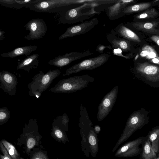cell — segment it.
I'll return each instance as SVG.
<instances>
[{
    "label": "cell",
    "mask_w": 159,
    "mask_h": 159,
    "mask_svg": "<svg viewBox=\"0 0 159 159\" xmlns=\"http://www.w3.org/2000/svg\"><path fill=\"white\" fill-rule=\"evenodd\" d=\"M101 4V0H91L76 7L61 12L59 22L63 24L82 22L99 14L95 8Z\"/></svg>",
    "instance_id": "obj_1"
},
{
    "label": "cell",
    "mask_w": 159,
    "mask_h": 159,
    "mask_svg": "<svg viewBox=\"0 0 159 159\" xmlns=\"http://www.w3.org/2000/svg\"><path fill=\"white\" fill-rule=\"evenodd\" d=\"M89 0H41L30 5L28 8L38 12H62L76 7Z\"/></svg>",
    "instance_id": "obj_2"
},
{
    "label": "cell",
    "mask_w": 159,
    "mask_h": 159,
    "mask_svg": "<svg viewBox=\"0 0 159 159\" xmlns=\"http://www.w3.org/2000/svg\"><path fill=\"white\" fill-rule=\"evenodd\" d=\"M94 81V78L88 75L75 76L60 80L49 91L55 93H73L88 87Z\"/></svg>",
    "instance_id": "obj_3"
},
{
    "label": "cell",
    "mask_w": 159,
    "mask_h": 159,
    "mask_svg": "<svg viewBox=\"0 0 159 159\" xmlns=\"http://www.w3.org/2000/svg\"><path fill=\"white\" fill-rule=\"evenodd\" d=\"M58 69L50 70L46 73L41 70L32 78V81L27 87L29 89V95L39 98L42 93L50 86L53 81L61 74Z\"/></svg>",
    "instance_id": "obj_4"
},
{
    "label": "cell",
    "mask_w": 159,
    "mask_h": 159,
    "mask_svg": "<svg viewBox=\"0 0 159 159\" xmlns=\"http://www.w3.org/2000/svg\"><path fill=\"white\" fill-rule=\"evenodd\" d=\"M145 124L144 115L138 112L131 115L127 120L122 133L113 148L112 152H114L121 144L126 141L135 131L140 129Z\"/></svg>",
    "instance_id": "obj_5"
},
{
    "label": "cell",
    "mask_w": 159,
    "mask_h": 159,
    "mask_svg": "<svg viewBox=\"0 0 159 159\" xmlns=\"http://www.w3.org/2000/svg\"><path fill=\"white\" fill-rule=\"evenodd\" d=\"M110 56L108 54L103 53L84 60L68 68L63 76L69 75L83 70H90L96 68L106 63Z\"/></svg>",
    "instance_id": "obj_6"
},
{
    "label": "cell",
    "mask_w": 159,
    "mask_h": 159,
    "mask_svg": "<svg viewBox=\"0 0 159 159\" xmlns=\"http://www.w3.org/2000/svg\"><path fill=\"white\" fill-rule=\"evenodd\" d=\"M80 115L81 117L78 125L81 137V144L82 150L84 155L86 157H89L90 152L88 145V136L93 124L89 119L85 108L82 106L80 107Z\"/></svg>",
    "instance_id": "obj_7"
},
{
    "label": "cell",
    "mask_w": 159,
    "mask_h": 159,
    "mask_svg": "<svg viewBox=\"0 0 159 159\" xmlns=\"http://www.w3.org/2000/svg\"><path fill=\"white\" fill-rule=\"evenodd\" d=\"M146 137H141L126 143L118 149L114 154L118 157H135L140 154L142 150V145Z\"/></svg>",
    "instance_id": "obj_8"
},
{
    "label": "cell",
    "mask_w": 159,
    "mask_h": 159,
    "mask_svg": "<svg viewBox=\"0 0 159 159\" xmlns=\"http://www.w3.org/2000/svg\"><path fill=\"white\" fill-rule=\"evenodd\" d=\"M118 92V86L113 88L104 97L98 107L97 118L101 121L105 118L112 109L117 99Z\"/></svg>",
    "instance_id": "obj_9"
},
{
    "label": "cell",
    "mask_w": 159,
    "mask_h": 159,
    "mask_svg": "<svg viewBox=\"0 0 159 159\" xmlns=\"http://www.w3.org/2000/svg\"><path fill=\"white\" fill-rule=\"evenodd\" d=\"M29 33L24 38L28 40H38L42 38L46 34L47 27L45 21L42 19L35 18L29 21L24 26Z\"/></svg>",
    "instance_id": "obj_10"
},
{
    "label": "cell",
    "mask_w": 159,
    "mask_h": 159,
    "mask_svg": "<svg viewBox=\"0 0 159 159\" xmlns=\"http://www.w3.org/2000/svg\"><path fill=\"white\" fill-rule=\"evenodd\" d=\"M98 23V19L94 17L89 20L86 21L69 27L66 31L59 37L58 39L61 40L85 34L94 28Z\"/></svg>",
    "instance_id": "obj_11"
},
{
    "label": "cell",
    "mask_w": 159,
    "mask_h": 159,
    "mask_svg": "<svg viewBox=\"0 0 159 159\" xmlns=\"http://www.w3.org/2000/svg\"><path fill=\"white\" fill-rule=\"evenodd\" d=\"M89 50L83 52H73L60 55L51 60L48 64L58 67H63L72 61L93 54Z\"/></svg>",
    "instance_id": "obj_12"
},
{
    "label": "cell",
    "mask_w": 159,
    "mask_h": 159,
    "mask_svg": "<svg viewBox=\"0 0 159 159\" xmlns=\"http://www.w3.org/2000/svg\"><path fill=\"white\" fill-rule=\"evenodd\" d=\"M0 88L11 96L15 95L18 84L16 75L7 70L0 72Z\"/></svg>",
    "instance_id": "obj_13"
},
{
    "label": "cell",
    "mask_w": 159,
    "mask_h": 159,
    "mask_svg": "<svg viewBox=\"0 0 159 159\" xmlns=\"http://www.w3.org/2000/svg\"><path fill=\"white\" fill-rule=\"evenodd\" d=\"M138 72L150 80L154 81L159 79V66L148 62L138 63L136 66Z\"/></svg>",
    "instance_id": "obj_14"
},
{
    "label": "cell",
    "mask_w": 159,
    "mask_h": 159,
    "mask_svg": "<svg viewBox=\"0 0 159 159\" xmlns=\"http://www.w3.org/2000/svg\"><path fill=\"white\" fill-rule=\"evenodd\" d=\"M134 2L133 0H118L113 5L107 7L106 11L107 16L111 20H114L120 17L121 14L124 9Z\"/></svg>",
    "instance_id": "obj_15"
},
{
    "label": "cell",
    "mask_w": 159,
    "mask_h": 159,
    "mask_svg": "<svg viewBox=\"0 0 159 159\" xmlns=\"http://www.w3.org/2000/svg\"><path fill=\"white\" fill-rule=\"evenodd\" d=\"M111 33L129 41L137 43L141 42L138 35L122 23L112 29Z\"/></svg>",
    "instance_id": "obj_16"
},
{
    "label": "cell",
    "mask_w": 159,
    "mask_h": 159,
    "mask_svg": "<svg viewBox=\"0 0 159 159\" xmlns=\"http://www.w3.org/2000/svg\"><path fill=\"white\" fill-rule=\"evenodd\" d=\"M106 38L113 49H120L122 51L125 52L131 50L129 41L111 33L108 34Z\"/></svg>",
    "instance_id": "obj_17"
},
{
    "label": "cell",
    "mask_w": 159,
    "mask_h": 159,
    "mask_svg": "<svg viewBox=\"0 0 159 159\" xmlns=\"http://www.w3.org/2000/svg\"><path fill=\"white\" fill-rule=\"evenodd\" d=\"M39 54L35 53L28 56L20 62H18L17 70L22 69L29 73L32 69L37 68L39 64Z\"/></svg>",
    "instance_id": "obj_18"
},
{
    "label": "cell",
    "mask_w": 159,
    "mask_h": 159,
    "mask_svg": "<svg viewBox=\"0 0 159 159\" xmlns=\"http://www.w3.org/2000/svg\"><path fill=\"white\" fill-rule=\"evenodd\" d=\"M159 22L156 21L134 22L130 25L136 30L159 35Z\"/></svg>",
    "instance_id": "obj_19"
},
{
    "label": "cell",
    "mask_w": 159,
    "mask_h": 159,
    "mask_svg": "<svg viewBox=\"0 0 159 159\" xmlns=\"http://www.w3.org/2000/svg\"><path fill=\"white\" fill-rule=\"evenodd\" d=\"M37 48V46L35 45L20 47L11 52L1 54L0 56L3 57L11 58L22 55H25L27 57L31 53L35 51Z\"/></svg>",
    "instance_id": "obj_20"
},
{
    "label": "cell",
    "mask_w": 159,
    "mask_h": 159,
    "mask_svg": "<svg viewBox=\"0 0 159 159\" xmlns=\"http://www.w3.org/2000/svg\"><path fill=\"white\" fill-rule=\"evenodd\" d=\"M41 0H0V4L3 6L12 8L20 9L28 8L32 4L38 3Z\"/></svg>",
    "instance_id": "obj_21"
},
{
    "label": "cell",
    "mask_w": 159,
    "mask_h": 159,
    "mask_svg": "<svg viewBox=\"0 0 159 159\" xmlns=\"http://www.w3.org/2000/svg\"><path fill=\"white\" fill-rule=\"evenodd\" d=\"M98 141L97 134L92 126L90 130L88 139L89 150L92 157H96L98 151Z\"/></svg>",
    "instance_id": "obj_22"
},
{
    "label": "cell",
    "mask_w": 159,
    "mask_h": 159,
    "mask_svg": "<svg viewBox=\"0 0 159 159\" xmlns=\"http://www.w3.org/2000/svg\"><path fill=\"white\" fill-rule=\"evenodd\" d=\"M140 159H156L157 156L152 148L147 136L143 144V149L141 152Z\"/></svg>",
    "instance_id": "obj_23"
},
{
    "label": "cell",
    "mask_w": 159,
    "mask_h": 159,
    "mask_svg": "<svg viewBox=\"0 0 159 159\" xmlns=\"http://www.w3.org/2000/svg\"><path fill=\"white\" fill-rule=\"evenodd\" d=\"M151 5L152 3L150 2H144L128 6L123 10L120 17L126 15L147 9Z\"/></svg>",
    "instance_id": "obj_24"
},
{
    "label": "cell",
    "mask_w": 159,
    "mask_h": 159,
    "mask_svg": "<svg viewBox=\"0 0 159 159\" xmlns=\"http://www.w3.org/2000/svg\"><path fill=\"white\" fill-rule=\"evenodd\" d=\"M155 152H159V128L153 129L147 136Z\"/></svg>",
    "instance_id": "obj_25"
},
{
    "label": "cell",
    "mask_w": 159,
    "mask_h": 159,
    "mask_svg": "<svg viewBox=\"0 0 159 159\" xmlns=\"http://www.w3.org/2000/svg\"><path fill=\"white\" fill-rule=\"evenodd\" d=\"M52 125L51 134L53 138L59 142H62L65 144L66 142H68V137L65 131L60 128L57 126Z\"/></svg>",
    "instance_id": "obj_26"
},
{
    "label": "cell",
    "mask_w": 159,
    "mask_h": 159,
    "mask_svg": "<svg viewBox=\"0 0 159 159\" xmlns=\"http://www.w3.org/2000/svg\"><path fill=\"white\" fill-rule=\"evenodd\" d=\"M69 119L67 114L64 113L62 116H57L54 119L52 125L57 126L62 130L68 131V124Z\"/></svg>",
    "instance_id": "obj_27"
},
{
    "label": "cell",
    "mask_w": 159,
    "mask_h": 159,
    "mask_svg": "<svg viewBox=\"0 0 159 159\" xmlns=\"http://www.w3.org/2000/svg\"><path fill=\"white\" fill-rule=\"evenodd\" d=\"M140 55L142 57H145L148 59H152L158 57L157 52L151 47L146 45L143 47L140 53Z\"/></svg>",
    "instance_id": "obj_28"
},
{
    "label": "cell",
    "mask_w": 159,
    "mask_h": 159,
    "mask_svg": "<svg viewBox=\"0 0 159 159\" xmlns=\"http://www.w3.org/2000/svg\"><path fill=\"white\" fill-rule=\"evenodd\" d=\"M1 142L13 159H19L18 152L12 144L4 139L2 140Z\"/></svg>",
    "instance_id": "obj_29"
},
{
    "label": "cell",
    "mask_w": 159,
    "mask_h": 159,
    "mask_svg": "<svg viewBox=\"0 0 159 159\" xmlns=\"http://www.w3.org/2000/svg\"><path fill=\"white\" fill-rule=\"evenodd\" d=\"M159 16V12L155 8H152L150 9H147L143 13L135 16V18L138 19H146L154 18Z\"/></svg>",
    "instance_id": "obj_30"
},
{
    "label": "cell",
    "mask_w": 159,
    "mask_h": 159,
    "mask_svg": "<svg viewBox=\"0 0 159 159\" xmlns=\"http://www.w3.org/2000/svg\"><path fill=\"white\" fill-rule=\"evenodd\" d=\"M11 112L6 107L0 109V125H2L6 123L10 118Z\"/></svg>",
    "instance_id": "obj_31"
},
{
    "label": "cell",
    "mask_w": 159,
    "mask_h": 159,
    "mask_svg": "<svg viewBox=\"0 0 159 159\" xmlns=\"http://www.w3.org/2000/svg\"><path fill=\"white\" fill-rule=\"evenodd\" d=\"M0 150L3 155L0 154V159H13L6 150L2 143L0 142Z\"/></svg>",
    "instance_id": "obj_32"
},
{
    "label": "cell",
    "mask_w": 159,
    "mask_h": 159,
    "mask_svg": "<svg viewBox=\"0 0 159 159\" xmlns=\"http://www.w3.org/2000/svg\"><path fill=\"white\" fill-rule=\"evenodd\" d=\"M36 144V141L34 138L30 137L28 139L26 142V147L27 152H29L35 146Z\"/></svg>",
    "instance_id": "obj_33"
},
{
    "label": "cell",
    "mask_w": 159,
    "mask_h": 159,
    "mask_svg": "<svg viewBox=\"0 0 159 159\" xmlns=\"http://www.w3.org/2000/svg\"><path fill=\"white\" fill-rule=\"evenodd\" d=\"M31 159H49L48 156L42 152H36L33 155Z\"/></svg>",
    "instance_id": "obj_34"
},
{
    "label": "cell",
    "mask_w": 159,
    "mask_h": 159,
    "mask_svg": "<svg viewBox=\"0 0 159 159\" xmlns=\"http://www.w3.org/2000/svg\"><path fill=\"white\" fill-rule=\"evenodd\" d=\"M152 40L155 42L159 47V36L153 35L150 37Z\"/></svg>",
    "instance_id": "obj_35"
},
{
    "label": "cell",
    "mask_w": 159,
    "mask_h": 159,
    "mask_svg": "<svg viewBox=\"0 0 159 159\" xmlns=\"http://www.w3.org/2000/svg\"><path fill=\"white\" fill-rule=\"evenodd\" d=\"M94 130L95 132L98 134L101 131V128L98 125H95L94 126Z\"/></svg>",
    "instance_id": "obj_36"
},
{
    "label": "cell",
    "mask_w": 159,
    "mask_h": 159,
    "mask_svg": "<svg viewBox=\"0 0 159 159\" xmlns=\"http://www.w3.org/2000/svg\"><path fill=\"white\" fill-rule=\"evenodd\" d=\"M152 61L154 63L159 64V57L152 59Z\"/></svg>",
    "instance_id": "obj_37"
},
{
    "label": "cell",
    "mask_w": 159,
    "mask_h": 159,
    "mask_svg": "<svg viewBox=\"0 0 159 159\" xmlns=\"http://www.w3.org/2000/svg\"><path fill=\"white\" fill-rule=\"evenodd\" d=\"M5 33L4 31L0 30V40H2L4 38V34Z\"/></svg>",
    "instance_id": "obj_38"
},
{
    "label": "cell",
    "mask_w": 159,
    "mask_h": 159,
    "mask_svg": "<svg viewBox=\"0 0 159 159\" xmlns=\"http://www.w3.org/2000/svg\"><path fill=\"white\" fill-rule=\"evenodd\" d=\"M139 57V55L138 54L137 55H136V57H135V58H134V61H136V60Z\"/></svg>",
    "instance_id": "obj_39"
},
{
    "label": "cell",
    "mask_w": 159,
    "mask_h": 159,
    "mask_svg": "<svg viewBox=\"0 0 159 159\" xmlns=\"http://www.w3.org/2000/svg\"><path fill=\"white\" fill-rule=\"evenodd\" d=\"M156 159H159V154H158V156L157 157V158Z\"/></svg>",
    "instance_id": "obj_40"
},
{
    "label": "cell",
    "mask_w": 159,
    "mask_h": 159,
    "mask_svg": "<svg viewBox=\"0 0 159 159\" xmlns=\"http://www.w3.org/2000/svg\"><path fill=\"white\" fill-rule=\"evenodd\" d=\"M57 159H58V158H57Z\"/></svg>",
    "instance_id": "obj_41"
}]
</instances>
